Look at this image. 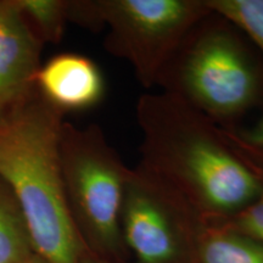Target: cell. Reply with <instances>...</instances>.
Returning <instances> with one entry per match:
<instances>
[{"instance_id": "9c48e42d", "label": "cell", "mask_w": 263, "mask_h": 263, "mask_svg": "<svg viewBox=\"0 0 263 263\" xmlns=\"http://www.w3.org/2000/svg\"><path fill=\"white\" fill-rule=\"evenodd\" d=\"M192 263H263V245L218 223L203 222Z\"/></svg>"}, {"instance_id": "7a4b0ae2", "label": "cell", "mask_w": 263, "mask_h": 263, "mask_svg": "<svg viewBox=\"0 0 263 263\" xmlns=\"http://www.w3.org/2000/svg\"><path fill=\"white\" fill-rule=\"evenodd\" d=\"M65 115L31 95L0 117V177L17 197L35 254L50 263H81L87 246L65 195L60 138Z\"/></svg>"}, {"instance_id": "277c9868", "label": "cell", "mask_w": 263, "mask_h": 263, "mask_svg": "<svg viewBox=\"0 0 263 263\" xmlns=\"http://www.w3.org/2000/svg\"><path fill=\"white\" fill-rule=\"evenodd\" d=\"M211 12L206 0H68V22L107 29L104 48L129 62L145 89L159 85L189 33Z\"/></svg>"}, {"instance_id": "5b68a950", "label": "cell", "mask_w": 263, "mask_h": 263, "mask_svg": "<svg viewBox=\"0 0 263 263\" xmlns=\"http://www.w3.org/2000/svg\"><path fill=\"white\" fill-rule=\"evenodd\" d=\"M60 159L66 200L85 246L111 262L128 263L121 216L132 168L98 124L77 127L65 121Z\"/></svg>"}, {"instance_id": "9a60e30c", "label": "cell", "mask_w": 263, "mask_h": 263, "mask_svg": "<svg viewBox=\"0 0 263 263\" xmlns=\"http://www.w3.org/2000/svg\"><path fill=\"white\" fill-rule=\"evenodd\" d=\"M81 263H115V262H111L106 258H103L100 257V256L95 255L94 252H91L90 250L87 248L85 249L83 256H82Z\"/></svg>"}, {"instance_id": "3957f363", "label": "cell", "mask_w": 263, "mask_h": 263, "mask_svg": "<svg viewBox=\"0 0 263 263\" xmlns=\"http://www.w3.org/2000/svg\"><path fill=\"white\" fill-rule=\"evenodd\" d=\"M221 127L252 110L263 98V67L242 33L211 12L180 45L159 82Z\"/></svg>"}, {"instance_id": "ba28073f", "label": "cell", "mask_w": 263, "mask_h": 263, "mask_svg": "<svg viewBox=\"0 0 263 263\" xmlns=\"http://www.w3.org/2000/svg\"><path fill=\"white\" fill-rule=\"evenodd\" d=\"M35 89L62 114L90 110L103 101L105 78L97 62L80 52H61L42 64Z\"/></svg>"}, {"instance_id": "8992f818", "label": "cell", "mask_w": 263, "mask_h": 263, "mask_svg": "<svg viewBox=\"0 0 263 263\" xmlns=\"http://www.w3.org/2000/svg\"><path fill=\"white\" fill-rule=\"evenodd\" d=\"M203 224L184 197L139 166L132 168L121 216V233L133 263H192Z\"/></svg>"}, {"instance_id": "7c38bea8", "label": "cell", "mask_w": 263, "mask_h": 263, "mask_svg": "<svg viewBox=\"0 0 263 263\" xmlns=\"http://www.w3.org/2000/svg\"><path fill=\"white\" fill-rule=\"evenodd\" d=\"M206 4L234 25L263 55V0H206Z\"/></svg>"}, {"instance_id": "2e32d148", "label": "cell", "mask_w": 263, "mask_h": 263, "mask_svg": "<svg viewBox=\"0 0 263 263\" xmlns=\"http://www.w3.org/2000/svg\"><path fill=\"white\" fill-rule=\"evenodd\" d=\"M22 263H50V262L47 261V259H45L44 257H42L41 255L35 254V252H34V254L29 256L28 258H26Z\"/></svg>"}, {"instance_id": "5bb4252c", "label": "cell", "mask_w": 263, "mask_h": 263, "mask_svg": "<svg viewBox=\"0 0 263 263\" xmlns=\"http://www.w3.org/2000/svg\"><path fill=\"white\" fill-rule=\"evenodd\" d=\"M261 179L263 182V178ZM217 223L263 245V186L259 195L241 211Z\"/></svg>"}, {"instance_id": "6da1fadb", "label": "cell", "mask_w": 263, "mask_h": 263, "mask_svg": "<svg viewBox=\"0 0 263 263\" xmlns=\"http://www.w3.org/2000/svg\"><path fill=\"white\" fill-rule=\"evenodd\" d=\"M139 166L168 184L205 223L223 222L261 193L263 182L227 141L222 128L166 91L145 93L136 107Z\"/></svg>"}, {"instance_id": "4fadbf2b", "label": "cell", "mask_w": 263, "mask_h": 263, "mask_svg": "<svg viewBox=\"0 0 263 263\" xmlns=\"http://www.w3.org/2000/svg\"><path fill=\"white\" fill-rule=\"evenodd\" d=\"M221 128L229 145L257 173L259 178H263V114L251 127Z\"/></svg>"}, {"instance_id": "30bf717a", "label": "cell", "mask_w": 263, "mask_h": 263, "mask_svg": "<svg viewBox=\"0 0 263 263\" xmlns=\"http://www.w3.org/2000/svg\"><path fill=\"white\" fill-rule=\"evenodd\" d=\"M34 252L22 207L0 177V263H22Z\"/></svg>"}, {"instance_id": "52a82bcc", "label": "cell", "mask_w": 263, "mask_h": 263, "mask_svg": "<svg viewBox=\"0 0 263 263\" xmlns=\"http://www.w3.org/2000/svg\"><path fill=\"white\" fill-rule=\"evenodd\" d=\"M43 47L17 0H0V117L37 91Z\"/></svg>"}, {"instance_id": "8fae6325", "label": "cell", "mask_w": 263, "mask_h": 263, "mask_svg": "<svg viewBox=\"0 0 263 263\" xmlns=\"http://www.w3.org/2000/svg\"><path fill=\"white\" fill-rule=\"evenodd\" d=\"M17 3L44 44L61 42L68 22V0H17Z\"/></svg>"}]
</instances>
